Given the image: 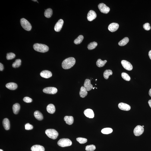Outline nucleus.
Instances as JSON below:
<instances>
[{
	"label": "nucleus",
	"mask_w": 151,
	"mask_h": 151,
	"mask_svg": "<svg viewBox=\"0 0 151 151\" xmlns=\"http://www.w3.org/2000/svg\"><path fill=\"white\" fill-rule=\"evenodd\" d=\"M75 63L76 60L75 58L73 57H70L64 60L63 61L62 66L64 69H69L73 67Z\"/></svg>",
	"instance_id": "f257e3e1"
},
{
	"label": "nucleus",
	"mask_w": 151,
	"mask_h": 151,
	"mask_svg": "<svg viewBox=\"0 0 151 151\" xmlns=\"http://www.w3.org/2000/svg\"><path fill=\"white\" fill-rule=\"evenodd\" d=\"M34 49L37 52L45 53L49 50V47L46 45L43 44L36 43L33 46Z\"/></svg>",
	"instance_id": "f03ea898"
},
{
	"label": "nucleus",
	"mask_w": 151,
	"mask_h": 151,
	"mask_svg": "<svg viewBox=\"0 0 151 151\" xmlns=\"http://www.w3.org/2000/svg\"><path fill=\"white\" fill-rule=\"evenodd\" d=\"M45 133L48 137L53 139H56L58 135V132L54 129H48L45 131Z\"/></svg>",
	"instance_id": "7ed1b4c3"
},
{
	"label": "nucleus",
	"mask_w": 151,
	"mask_h": 151,
	"mask_svg": "<svg viewBox=\"0 0 151 151\" xmlns=\"http://www.w3.org/2000/svg\"><path fill=\"white\" fill-rule=\"evenodd\" d=\"M58 144L62 147H66L71 146L72 144V142L68 139H62L58 141Z\"/></svg>",
	"instance_id": "20e7f679"
},
{
	"label": "nucleus",
	"mask_w": 151,
	"mask_h": 151,
	"mask_svg": "<svg viewBox=\"0 0 151 151\" xmlns=\"http://www.w3.org/2000/svg\"><path fill=\"white\" fill-rule=\"evenodd\" d=\"M20 24L25 30L30 31L31 30L32 26L29 22L26 19L22 18L20 20Z\"/></svg>",
	"instance_id": "39448f33"
},
{
	"label": "nucleus",
	"mask_w": 151,
	"mask_h": 151,
	"mask_svg": "<svg viewBox=\"0 0 151 151\" xmlns=\"http://www.w3.org/2000/svg\"><path fill=\"white\" fill-rule=\"evenodd\" d=\"M98 8L102 13L107 14L110 11L109 7L104 3L99 4L98 5Z\"/></svg>",
	"instance_id": "423d86ee"
},
{
	"label": "nucleus",
	"mask_w": 151,
	"mask_h": 151,
	"mask_svg": "<svg viewBox=\"0 0 151 151\" xmlns=\"http://www.w3.org/2000/svg\"><path fill=\"white\" fill-rule=\"evenodd\" d=\"M43 92L45 93L48 94H54L58 92V89L54 87H48L44 89Z\"/></svg>",
	"instance_id": "0eeeda50"
},
{
	"label": "nucleus",
	"mask_w": 151,
	"mask_h": 151,
	"mask_svg": "<svg viewBox=\"0 0 151 151\" xmlns=\"http://www.w3.org/2000/svg\"><path fill=\"white\" fill-rule=\"evenodd\" d=\"M144 129L143 127L140 125H137L133 131V133L135 136H139L143 134L144 132Z\"/></svg>",
	"instance_id": "6e6552de"
},
{
	"label": "nucleus",
	"mask_w": 151,
	"mask_h": 151,
	"mask_svg": "<svg viewBox=\"0 0 151 151\" xmlns=\"http://www.w3.org/2000/svg\"><path fill=\"white\" fill-rule=\"evenodd\" d=\"M121 64L123 67L125 69L130 71L132 70V66L129 62L124 60L121 61Z\"/></svg>",
	"instance_id": "1a4fd4ad"
},
{
	"label": "nucleus",
	"mask_w": 151,
	"mask_h": 151,
	"mask_svg": "<svg viewBox=\"0 0 151 151\" xmlns=\"http://www.w3.org/2000/svg\"><path fill=\"white\" fill-rule=\"evenodd\" d=\"M63 24L64 21L62 19H60L58 20L55 25L54 28L55 31L57 32L60 31L62 28Z\"/></svg>",
	"instance_id": "9d476101"
},
{
	"label": "nucleus",
	"mask_w": 151,
	"mask_h": 151,
	"mask_svg": "<svg viewBox=\"0 0 151 151\" xmlns=\"http://www.w3.org/2000/svg\"><path fill=\"white\" fill-rule=\"evenodd\" d=\"M96 17L97 14L93 10H90L88 13L87 19L89 21H92L96 19Z\"/></svg>",
	"instance_id": "9b49d317"
},
{
	"label": "nucleus",
	"mask_w": 151,
	"mask_h": 151,
	"mask_svg": "<svg viewBox=\"0 0 151 151\" xmlns=\"http://www.w3.org/2000/svg\"><path fill=\"white\" fill-rule=\"evenodd\" d=\"M119 25L118 23H112L110 24L108 26V30L112 32L116 31L118 30Z\"/></svg>",
	"instance_id": "f8f14e48"
},
{
	"label": "nucleus",
	"mask_w": 151,
	"mask_h": 151,
	"mask_svg": "<svg viewBox=\"0 0 151 151\" xmlns=\"http://www.w3.org/2000/svg\"><path fill=\"white\" fill-rule=\"evenodd\" d=\"M118 106L120 109L122 110L128 111L131 109V107L130 105L122 102L119 104Z\"/></svg>",
	"instance_id": "ddd939ff"
},
{
	"label": "nucleus",
	"mask_w": 151,
	"mask_h": 151,
	"mask_svg": "<svg viewBox=\"0 0 151 151\" xmlns=\"http://www.w3.org/2000/svg\"><path fill=\"white\" fill-rule=\"evenodd\" d=\"M40 75L43 78H48L52 77V73L51 72L48 70H44L41 72Z\"/></svg>",
	"instance_id": "4468645a"
},
{
	"label": "nucleus",
	"mask_w": 151,
	"mask_h": 151,
	"mask_svg": "<svg viewBox=\"0 0 151 151\" xmlns=\"http://www.w3.org/2000/svg\"><path fill=\"white\" fill-rule=\"evenodd\" d=\"M84 85L87 91H90L93 88V85L91 83V80L89 79H86L85 80Z\"/></svg>",
	"instance_id": "2eb2a0df"
},
{
	"label": "nucleus",
	"mask_w": 151,
	"mask_h": 151,
	"mask_svg": "<svg viewBox=\"0 0 151 151\" xmlns=\"http://www.w3.org/2000/svg\"><path fill=\"white\" fill-rule=\"evenodd\" d=\"M84 114L86 117L89 118H93L94 116V114L93 111L91 109H87L84 111Z\"/></svg>",
	"instance_id": "dca6fc26"
},
{
	"label": "nucleus",
	"mask_w": 151,
	"mask_h": 151,
	"mask_svg": "<svg viewBox=\"0 0 151 151\" xmlns=\"http://www.w3.org/2000/svg\"><path fill=\"white\" fill-rule=\"evenodd\" d=\"M32 151H45V148L43 146L40 145H34L31 148Z\"/></svg>",
	"instance_id": "f3484780"
},
{
	"label": "nucleus",
	"mask_w": 151,
	"mask_h": 151,
	"mask_svg": "<svg viewBox=\"0 0 151 151\" xmlns=\"http://www.w3.org/2000/svg\"><path fill=\"white\" fill-rule=\"evenodd\" d=\"M6 87L10 90H14L17 89V85L16 83L11 82L7 83L6 85Z\"/></svg>",
	"instance_id": "a211bd4d"
},
{
	"label": "nucleus",
	"mask_w": 151,
	"mask_h": 151,
	"mask_svg": "<svg viewBox=\"0 0 151 151\" xmlns=\"http://www.w3.org/2000/svg\"><path fill=\"white\" fill-rule=\"evenodd\" d=\"M46 110L49 113L53 114L55 112V106L53 104H50L47 107Z\"/></svg>",
	"instance_id": "6ab92c4d"
},
{
	"label": "nucleus",
	"mask_w": 151,
	"mask_h": 151,
	"mask_svg": "<svg viewBox=\"0 0 151 151\" xmlns=\"http://www.w3.org/2000/svg\"><path fill=\"white\" fill-rule=\"evenodd\" d=\"M3 126L5 129L8 130L10 128V123L8 118L4 119L3 121Z\"/></svg>",
	"instance_id": "aec40b11"
},
{
	"label": "nucleus",
	"mask_w": 151,
	"mask_h": 151,
	"mask_svg": "<svg viewBox=\"0 0 151 151\" xmlns=\"http://www.w3.org/2000/svg\"><path fill=\"white\" fill-rule=\"evenodd\" d=\"M64 120L66 124L69 125H71L74 122V118L72 116H66L64 117Z\"/></svg>",
	"instance_id": "412c9836"
},
{
	"label": "nucleus",
	"mask_w": 151,
	"mask_h": 151,
	"mask_svg": "<svg viewBox=\"0 0 151 151\" xmlns=\"http://www.w3.org/2000/svg\"><path fill=\"white\" fill-rule=\"evenodd\" d=\"M88 94L87 91L84 86H82L81 88L80 92V95L81 97L84 98Z\"/></svg>",
	"instance_id": "4be33fe9"
},
{
	"label": "nucleus",
	"mask_w": 151,
	"mask_h": 151,
	"mask_svg": "<svg viewBox=\"0 0 151 151\" xmlns=\"http://www.w3.org/2000/svg\"><path fill=\"white\" fill-rule=\"evenodd\" d=\"M34 115L35 118L38 120H42L43 119V115L40 111H35L34 113Z\"/></svg>",
	"instance_id": "5701e85b"
},
{
	"label": "nucleus",
	"mask_w": 151,
	"mask_h": 151,
	"mask_svg": "<svg viewBox=\"0 0 151 151\" xmlns=\"http://www.w3.org/2000/svg\"><path fill=\"white\" fill-rule=\"evenodd\" d=\"M20 106L19 104L18 103L14 104L13 105L12 107V109L14 113L16 115L18 114L20 110Z\"/></svg>",
	"instance_id": "b1692460"
},
{
	"label": "nucleus",
	"mask_w": 151,
	"mask_h": 151,
	"mask_svg": "<svg viewBox=\"0 0 151 151\" xmlns=\"http://www.w3.org/2000/svg\"><path fill=\"white\" fill-rule=\"evenodd\" d=\"M44 12L45 16L47 18H49L52 16L53 14L52 10L51 8H48L45 10Z\"/></svg>",
	"instance_id": "393cba45"
},
{
	"label": "nucleus",
	"mask_w": 151,
	"mask_h": 151,
	"mask_svg": "<svg viewBox=\"0 0 151 151\" xmlns=\"http://www.w3.org/2000/svg\"><path fill=\"white\" fill-rule=\"evenodd\" d=\"M112 72L111 70H106L104 72L103 74L104 78L106 80L109 78L110 76L112 75Z\"/></svg>",
	"instance_id": "a878e982"
},
{
	"label": "nucleus",
	"mask_w": 151,
	"mask_h": 151,
	"mask_svg": "<svg viewBox=\"0 0 151 151\" xmlns=\"http://www.w3.org/2000/svg\"><path fill=\"white\" fill-rule=\"evenodd\" d=\"M129 41V39L128 38L125 37L120 41L118 43V45L120 46H123L126 45L128 43Z\"/></svg>",
	"instance_id": "bb28decb"
},
{
	"label": "nucleus",
	"mask_w": 151,
	"mask_h": 151,
	"mask_svg": "<svg viewBox=\"0 0 151 151\" xmlns=\"http://www.w3.org/2000/svg\"><path fill=\"white\" fill-rule=\"evenodd\" d=\"M107 62V61L106 60L103 61L100 59H99L97 62L96 65L98 67H103L105 65Z\"/></svg>",
	"instance_id": "cd10ccee"
},
{
	"label": "nucleus",
	"mask_w": 151,
	"mask_h": 151,
	"mask_svg": "<svg viewBox=\"0 0 151 151\" xmlns=\"http://www.w3.org/2000/svg\"><path fill=\"white\" fill-rule=\"evenodd\" d=\"M21 61L20 59L16 60L15 62L12 64V67L15 68H17L21 65Z\"/></svg>",
	"instance_id": "c85d7f7f"
},
{
	"label": "nucleus",
	"mask_w": 151,
	"mask_h": 151,
	"mask_svg": "<svg viewBox=\"0 0 151 151\" xmlns=\"http://www.w3.org/2000/svg\"><path fill=\"white\" fill-rule=\"evenodd\" d=\"M84 39V37L82 35L79 36L77 39H75L74 43L76 44L77 45L80 44L82 41Z\"/></svg>",
	"instance_id": "c756f323"
},
{
	"label": "nucleus",
	"mask_w": 151,
	"mask_h": 151,
	"mask_svg": "<svg viewBox=\"0 0 151 151\" xmlns=\"http://www.w3.org/2000/svg\"><path fill=\"white\" fill-rule=\"evenodd\" d=\"M97 43L93 42L91 43L88 45L87 48L89 50H92L94 49L97 45Z\"/></svg>",
	"instance_id": "7c9ffc66"
},
{
	"label": "nucleus",
	"mask_w": 151,
	"mask_h": 151,
	"mask_svg": "<svg viewBox=\"0 0 151 151\" xmlns=\"http://www.w3.org/2000/svg\"><path fill=\"white\" fill-rule=\"evenodd\" d=\"M113 130L111 128H104L101 130V132L103 134H108L112 132Z\"/></svg>",
	"instance_id": "2f4dec72"
},
{
	"label": "nucleus",
	"mask_w": 151,
	"mask_h": 151,
	"mask_svg": "<svg viewBox=\"0 0 151 151\" xmlns=\"http://www.w3.org/2000/svg\"><path fill=\"white\" fill-rule=\"evenodd\" d=\"M96 149V146L93 145H88L86 147L85 150L86 151H93Z\"/></svg>",
	"instance_id": "473e14b6"
},
{
	"label": "nucleus",
	"mask_w": 151,
	"mask_h": 151,
	"mask_svg": "<svg viewBox=\"0 0 151 151\" xmlns=\"http://www.w3.org/2000/svg\"><path fill=\"white\" fill-rule=\"evenodd\" d=\"M121 77L124 80L127 81H130V76L127 73H123L121 74Z\"/></svg>",
	"instance_id": "72a5a7b5"
},
{
	"label": "nucleus",
	"mask_w": 151,
	"mask_h": 151,
	"mask_svg": "<svg viewBox=\"0 0 151 151\" xmlns=\"http://www.w3.org/2000/svg\"><path fill=\"white\" fill-rule=\"evenodd\" d=\"M15 56V54L13 53H9L7 54L6 58L7 60H10L13 59Z\"/></svg>",
	"instance_id": "f704fd0d"
},
{
	"label": "nucleus",
	"mask_w": 151,
	"mask_h": 151,
	"mask_svg": "<svg viewBox=\"0 0 151 151\" xmlns=\"http://www.w3.org/2000/svg\"><path fill=\"white\" fill-rule=\"evenodd\" d=\"M77 142L81 144H83L86 143L87 141V139L82 137H78L77 139Z\"/></svg>",
	"instance_id": "c9c22d12"
},
{
	"label": "nucleus",
	"mask_w": 151,
	"mask_h": 151,
	"mask_svg": "<svg viewBox=\"0 0 151 151\" xmlns=\"http://www.w3.org/2000/svg\"><path fill=\"white\" fill-rule=\"evenodd\" d=\"M143 27L144 30L147 31H149L150 30L151 27L149 23H145L143 25Z\"/></svg>",
	"instance_id": "e433bc0d"
},
{
	"label": "nucleus",
	"mask_w": 151,
	"mask_h": 151,
	"mask_svg": "<svg viewBox=\"0 0 151 151\" xmlns=\"http://www.w3.org/2000/svg\"><path fill=\"white\" fill-rule=\"evenodd\" d=\"M33 128V126L29 123H27L25 125V129L27 130H32Z\"/></svg>",
	"instance_id": "4c0bfd02"
},
{
	"label": "nucleus",
	"mask_w": 151,
	"mask_h": 151,
	"mask_svg": "<svg viewBox=\"0 0 151 151\" xmlns=\"http://www.w3.org/2000/svg\"><path fill=\"white\" fill-rule=\"evenodd\" d=\"M23 101L26 103H31L32 102V99L28 97H25L23 99Z\"/></svg>",
	"instance_id": "58836bf2"
},
{
	"label": "nucleus",
	"mask_w": 151,
	"mask_h": 151,
	"mask_svg": "<svg viewBox=\"0 0 151 151\" xmlns=\"http://www.w3.org/2000/svg\"><path fill=\"white\" fill-rule=\"evenodd\" d=\"M4 69V66L3 64L1 63H0V71H1L3 70Z\"/></svg>",
	"instance_id": "ea45409f"
},
{
	"label": "nucleus",
	"mask_w": 151,
	"mask_h": 151,
	"mask_svg": "<svg viewBox=\"0 0 151 151\" xmlns=\"http://www.w3.org/2000/svg\"><path fill=\"white\" fill-rule=\"evenodd\" d=\"M148 55L149 58H150V59L151 60V50L149 51Z\"/></svg>",
	"instance_id": "a19ab883"
},
{
	"label": "nucleus",
	"mask_w": 151,
	"mask_h": 151,
	"mask_svg": "<svg viewBox=\"0 0 151 151\" xmlns=\"http://www.w3.org/2000/svg\"><path fill=\"white\" fill-rule=\"evenodd\" d=\"M148 103L149 106H150L151 108V100H149L148 101Z\"/></svg>",
	"instance_id": "79ce46f5"
},
{
	"label": "nucleus",
	"mask_w": 151,
	"mask_h": 151,
	"mask_svg": "<svg viewBox=\"0 0 151 151\" xmlns=\"http://www.w3.org/2000/svg\"><path fill=\"white\" fill-rule=\"evenodd\" d=\"M149 95L151 97V89L149 90Z\"/></svg>",
	"instance_id": "37998d69"
},
{
	"label": "nucleus",
	"mask_w": 151,
	"mask_h": 151,
	"mask_svg": "<svg viewBox=\"0 0 151 151\" xmlns=\"http://www.w3.org/2000/svg\"><path fill=\"white\" fill-rule=\"evenodd\" d=\"M32 1H37V0H32Z\"/></svg>",
	"instance_id": "c03bdc74"
},
{
	"label": "nucleus",
	"mask_w": 151,
	"mask_h": 151,
	"mask_svg": "<svg viewBox=\"0 0 151 151\" xmlns=\"http://www.w3.org/2000/svg\"><path fill=\"white\" fill-rule=\"evenodd\" d=\"M0 151H3V150H2V149H0Z\"/></svg>",
	"instance_id": "a18cd8bd"
},
{
	"label": "nucleus",
	"mask_w": 151,
	"mask_h": 151,
	"mask_svg": "<svg viewBox=\"0 0 151 151\" xmlns=\"http://www.w3.org/2000/svg\"><path fill=\"white\" fill-rule=\"evenodd\" d=\"M142 127H144V126H143H143H142Z\"/></svg>",
	"instance_id": "49530a36"
},
{
	"label": "nucleus",
	"mask_w": 151,
	"mask_h": 151,
	"mask_svg": "<svg viewBox=\"0 0 151 151\" xmlns=\"http://www.w3.org/2000/svg\"><path fill=\"white\" fill-rule=\"evenodd\" d=\"M93 89H94V88H93Z\"/></svg>",
	"instance_id": "de8ad7c7"
},
{
	"label": "nucleus",
	"mask_w": 151,
	"mask_h": 151,
	"mask_svg": "<svg viewBox=\"0 0 151 151\" xmlns=\"http://www.w3.org/2000/svg\"><path fill=\"white\" fill-rule=\"evenodd\" d=\"M96 81H97V79H96Z\"/></svg>",
	"instance_id": "09e8293b"
}]
</instances>
